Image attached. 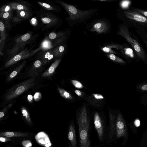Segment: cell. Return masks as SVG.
<instances>
[{
	"mask_svg": "<svg viewBox=\"0 0 147 147\" xmlns=\"http://www.w3.org/2000/svg\"><path fill=\"white\" fill-rule=\"evenodd\" d=\"M85 105L83 106L76 114L79 147H93L90 139L91 119Z\"/></svg>",
	"mask_w": 147,
	"mask_h": 147,
	"instance_id": "obj_1",
	"label": "cell"
},
{
	"mask_svg": "<svg viewBox=\"0 0 147 147\" xmlns=\"http://www.w3.org/2000/svg\"><path fill=\"white\" fill-rule=\"evenodd\" d=\"M55 1L63 7L68 13L69 16L66 19L71 26L84 22L98 11V10L95 8L82 10L80 9L74 5L60 0H57Z\"/></svg>",
	"mask_w": 147,
	"mask_h": 147,
	"instance_id": "obj_2",
	"label": "cell"
},
{
	"mask_svg": "<svg viewBox=\"0 0 147 147\" xmlns=\"http://www.w3.org/2000/svg\"><path fill=\"white\" fill-rule=\"evenodd\" d=\"M119 18L128 28L134 27L138 30L147 28V17L130 8L127 9H119L118 11Z\"/></svg>",
	"mask_w": 147,
	"mask_h": 147,
	"instance_id": "obj_3",
	"label": "cell"
},
{
	"mask_svg": "<svg viewBox=\"0 0 147 147\" xmlns=\"http://www.w3.org/2000/svg\"><path fill=\"white\" fill-rule=\"evenodd\" d=\"M117 34L124 38L131 46L139 61L147 64V54L145 50L139 42L136 36L129 31V28L123 24H120Z\"/></svg>",
	"mask_w": 147,
	"mask_h": 147,
	"instance_id": "obj_4",
	"label": "cell"
},
{
	"mask_svg": "<svg viewBox=\"0 0 147 147\" xmlns=\"http://www.w3.org/2000/svg\"><path fill=\"white\" fill-rule=\"evenodd\" d=\"M37 15L41 25L46 29L58 27L62 23L61 19L58 16L43 9L37 11Z\"/></svg>",
	"mask_w": 147,
	"mask_h": 147,
	"instance_id": "obj_5",
	"label": "cell"
},
{
	"mask_svg": "<svg viewBox=\"0 0 147 147\" xmlns=\"http://www.w3.org/2000/svg\"><path fill=\"white\" fill-rule=\"evenodd\" d=\"M93 119L98 140L104 142L106 141L108 134V126L105 119L99 113L96 112L93 115Z\"/></svg>",
	"mask_w": 147,
	"mask_h": 147,
	"instance_id": "obj_6",
	"label": "cell"
},
{
	"mask_svg": "<svg viewBox=\"0 0 147 147\" xmlns=\"http://www.w3.org/2000/svg\"><path fill=\"white\" fill-rule=\"evenodd\" d=\"M35 78H31L13 87L8 92L5 100L10 101L33 87L35 84Z\"/></svg>",
	"mask_w": 147,
	"mask_h": 147,
	"instance_id": "obj_7",
	"label": "cell"
},
{
	"mask_svg": "<svg viewBox=\"0 0 147 147\" xmlns=\"http://www.w3.org/2000/svg\"><path fill=\"white\" fill-rule=\"evenodd\" d=\"M32 38V34L30 32L17 36L15 39V43L13 47L7 51V54L13 58L24 49L26 45L31 41Z\"/></svg>",
	"mask_w": 147,
	"mask_h": 147,
	"instance_id": "obj_8",
	"label": "cell"
},
{
	"mask_svg": "<svg viewBox=\"0 0 147 147\" xmlns=\"http://www.w3.org/2000/svg\"><path fill=\"white\" fill-rule=\"evenodd\" d=\"M111 29V25L109 22L105 19H101L93 21L90 25L88 30L101 35L109 33Z\"/></svg>",
	"mask_w": 147,
	"mask_h": 147,
	"instance_id": "obj_9",
	"label": "cell"
},
{
	"mask_svg": "<svg viewBox=\"0 0 147 147\" xmlns=\"http://www.w3.org/2000/svg\"><path fill=\"white\" fill-rule=\"evenodd\" d=\"M120 55L123 57L129 63L133 61H140L132 49L126 43L121 44L118 50Z\"/></svg>",
	"mask_w": 147,
	"mask_h": 147,
	"instance_id": "obj_10",
	"label": "cell"
},
{
	"mask_svg": "<svg viewBox=\"0 0 147 147\" xmlns=\"http://www.w3.org/2000/svg\"><path fill=\"white\" fill-rule=\"evenodd\" d=\"M109 123L108 126V134L106 142L108 144L112 142L116 136V116L109 111Z\"/></svg>",
	"mask_w": 147,
	"mask_h": 147,
	"instance_id": "obj_11",
	"label": "cell"
},
{
	"mask_svg": "<svg viewBox=\"0 0 147 147\" xmlns=\"http://www.w3.org/2000/svg\"><path fill=\"white\" fill-rule=\"evenodd\" d=\"M116 137L117 138L125 136L127 128L125 122L120 112L116 115Z\"/></svg>",
	"mask_w": 147,
	"mask_h": 147,
	"instance_id": "obj_12",
	"label": "cell"
},
{
	"mask_svg": "<svg viewBox=\"0 0 147 147\" xmlns=\"http://www.w3.org/2000/svg\"><path fill=\"white\" fill-rule=\"evenodd\" d=\"M31 52L30 50L27 48L24 49L6 62L4 66H9L20 60L28 58L30 56Z\"/></svg>",
	"mask_w": 147,
	"mask_h": 147,
	"instance_id": "obj_13",
	"label": "cell"
},
{
	"mask_svg": "<svg viewBox=\"0 0 147 147\" xmlns=\"http://www.w3.org/2000/svg\"><path fill=\"white\" fill-rule=\"evenodd\" d=\"M68 138L73 147H78L75 126L73 119L69 124L68 130Z\"/></svg>",
	"mask_w": 147,
	"mask_h": 147,
	"instance_id": "obj_14",
	"label": "cell"
},
{
	"mask_svg": "<svg viewBox=\"0 0 147 147\" xmlns=\"http://www.w3.org/2000/svg\"><path fill=\"white\" fill-rule=\"evenodd\" d=\"M37 142L45 147H51L52 144L48 136L43 132L38 133L35 136Z\"/></svg>",
	"mask_w": 147,
	"mask_h": 147,
	"instance_id": "obj_15",
	"label": "cell"
},
{
	"mask_svg": "<svg viewBox=\"0 0 147 147\" xmlns=\"http://www.w3.org/2000/svg\"><path fill=\"white\" fill-rule=\"evenodd\" d=\"M121 44L111 42L105 44L101 47V50L103 52L109 54H119L118 53L112 49L114 48L118 50L120 47Z\"/></svg>",
	"mask_w": 147,
	"mask_h": 147,
	"instance_id": "obj_16",
	"label": "cell"
},
{
	"mask_svg": "<svg viewBox=\"0 0 147 147\" xmlns=\"http://www.w3.org/2000/svg\"><path fill=\"white\" fill-rule=\"evenodd\" d=\"M54 48L45 51H42L40 53V58L43 64L48 63L55 58Z\"/></svg>",
	"mask_w": 147,
	"mask_h": 147,
	"instance_id": "obj_17",
	"label": "cell"
},
{
	"mask_svg": "<svg viewBox=\"0 0 147 147\" xmlns=\"http://www.w3.org/2000/svg\"><path fill=\"white\" fill-rule=\"evenodd\" d=\"M61 59V58L56 59L49 68L43 73L42 77L44 78H47L51 76L55 72V69L59 64Z\"/></svg>",
	"mask_w": 147,
	"mask_h": 147,
	"instance_id": "obj_18",
	"label": "cell"
},
{
	"mask_svg": "<svg viewBox=\"0 0 147 147\" xmlns=\"http://www.w3.org/2000/svg\"><path fill=\"white\" fill-rule=\"evenodd\" d=\"M67 46L65 43L60 45L54 48V54L55 58L59 59L65 53L66 51Z\"/></svg>",
	"mask_w": 147,
	"mask_h": 147,
	"instance_id": "obj_19",
	"label": "cell"
},
{
	"mask_svg": "<svg viewBox=\"0 0 147 147\" xmlns=\"http://www.w3.org/2000/svg\"><path fill=\"white\" fill-rule=\"evenodd\" d=\"M32 15V11L31 9L16 10V15L23 20L30 18Z\"/></svg>",
	"mask_w": 147,
	"mask_h": 147,
	"instance_id": "obj_20",
	"label": "cell"
},
{
	"mask_svg": "<svg viewBox=\"0 0 147 147\" xmlns=\"http://www.w3.org/2000/svg\"><path fill=\"white\" fill-rule=\"evenodd\" d=\"M27 133L19 132L3 131L0 133L1 137H5L9 138L13 137H22L28 136Z\"/></svg>",
	"mask_w": 147,
	"mask_h": 147,
	"instance_id": "obj_21",
	"label": "cell"
},
{
	"mask_svg": "<svg viewBox=\"0 0 147 147\" xmlns=\"http://www.w3.org/2000/svg\"><path fill=\"white\" fill-rule=\"evenodd\" d=\"M104 99L103 96L97 93L92 94L88 99V102L91 104H98Z\"/></svg>",
	"mask_w": 147,
	"mask_h": 147,
	"instance_id": "obj_22",
	"label": "cell"
},
{
	"mask_svg": "<svg viewBox=\"0 0 147 147\" xmlns=\"http://www.w3.org/2000/svg\"><path fill=\"white\" fill-rule=\"evenodd\" d=\"M67 35L68 30L63 31L51 32L47 37L51 40H55Z\"/></svg>",
	"mask_w": 147,
	"mask_h": 147,
	"instance_id": "obj_23",
	"label": "cell"
},
{
	"mask_svg": "<svg viewBox=\"0 0 147 147\" xmlns=\"http://www.w3.org/2000/svg\"><path fill=\"white\" fill-rule=\"evenodd\" d=\"M8 4L11 7L13 10H21L30 9L29 7L22 3L18 2H11Z\"/></svg>",
	"mask_w": 147,
	"mask_h": 147,
	"instance_id": "obj_24",
	"label": "cell"
},
{
	"mask_svg": "<svg viewBox=\"0 0 147 147\" xmlns=\"http://www.w3.org/2000/svg\"><path fill=\"white\" fill-rule=\"evenodd\" d=\"M37 3L39 5L46 10L59 12H60L61 9L59 7L54 4L51 5L46 3L40 1H38Z\"/></svg>",
	"mask_w": 147,
	"mask_h": 147,
	"instance_id": "obj_25",
	"label": "cell"
},
{
	"mask_svg": "<svg viewBox=\"0 0 147 147\" xmlns=\"http://www.w3.org/2000/svg\"><path fill=\"white\" fill-rule=\"evenodd\" d=\"M26 62L24 61L19 66L17 67L10 74L7 80V81L8 82L14 78L21 70L22 68L24 66Z\"/></svg>",
	"mask_w": 147,
	"mask_h": 147,
	"instance_id": "obj_26",
	"label": "cell"
},
{
	"mask_svg": "<svg viewBox=\"0 0 147 147\" xmlns=\"http://www.w3.org/2000/svg\"><path fill=\"white\" fill-rule=\"evenodd\" d=\"M13 16V14L12 11L7 12H0V17L3 20L9 23L12 21Z\"/></svg>",
	"mask_w": 147,
	"mask_h": 147,
	"instance_id": "obj_27",
	"label": "cell"
},
{
	"mask_svg": "<svg viewBox=\"0 0 147 147\" xmlns=\"http://www.w3.org/2000/svg\"><path fill=\"white\" fill-rule=\"evenodd\" d=\"M136 89L138 92L140 93L147 92V80L136 85Z\"/></svg>",
	"mask_w": 147,
	"mask_h": 147,
	"instance_id": "obj_28",
	"label": "cell"
},
{
	"mask_svg": "<svg viewBox=\"0 0 147 147\" xmlns=\"http://www.w3.org/2000/svg\"><path fill=\"white\" fill-rule=\"evenodd\" d=\"M106 55L109 59L116 63L121 65H125L126 64V62L122 59L113 54H107Z\"/></svg>",
	"mask_w": 147,
	"mask_h": 147,
	"instance_id": "obj_29",
	"label": "cell"
},
{
	"mask_svg": "<svg viewBox=\"0 0 147 147\" xmlns=\"http://www.w3.org/2000/svg\"><path fill=\"white\" fill-rule=\"evenodd\" d=\"M58 91L61 96L64 98L68 100H72L73 97L71 94L65 90L58 87Z\"/></svg>",
	"mask_w": 147,
	"mask_h": 147,
	"instance_id": "obj_30",
	"label": "cell"
},
{
	"mask_svg": "<svg viewBox=\"0 0 147 147\" xmlns=\"http://www.w3.org/2000/svg\"><path fill=\"white\" fill-rule=\"evenodd\" d=\"M5 28L3 22L1 19L0 22V39L5 41L7 36Z\"/></svg>",
	"mask_w": 147,
	"mask_h": 147,
	"instance_id": "obj_31",
	"label": "cell"
},
{
	"mask_svg": "<svg viewBox=\"0 0 147 147\" xmlns=\"http://www.w3.org/2000/svg\"><path fill=\"white\" fill-rule=\"evenodd\" d=\"M43 63L41 60H37L35 61L30 70L32 75L35 74L36 70L39 68Z\"/></svg>",
	"mask_w": 147,
	"mask_h": 147,
	"instance_id": "obj_32",
	"label": "cell"
},
{
	"mask_svg": "<svg viewBox=\"0 0 147 147\" xmlns=\"http://www.w3.org/2000/svg\"><path fill=\"white\" fill-rule=\"evenodd\" d=\"M21 111L23 116L27 122L30 124H32V122L30 115L27 109L24 107L21 109Z\"/></svg>",
	"mask_w": 147,
	"mask_h": 147,
	"instance_id": "obj_33",
	"label": "cell"
},
{
	"mask_svg": "<svg viewBox=\"0 0 147 147\" xmlns=\"http://www.w3.org/2000/svg\"><path fill=\"white\" fill-rule=\"evenodd\" d=\"M71 82L73 85L76 88L82 89L84 86L79 81L76 80H71Z\"/></svg>",
	"mask_w": 147,
	"mask_h": 147,
	"instance_id": "obj_34",
	"label": "cell"
},
{
	"mask_svg": "<svg viewBox=\"0 0 147 147\" xmlns=\"http://www.w3.org/2000/svg\"><path fill=\"white\" fill-rule=\"evenodd\" d=\"M12 10L11 7L8 4L1 6L0 9V12H10Z\"/></svg>",
	"mask_w": 147,
	"mask_h": 147,
	"instance_id": "obj_35",
	"label": "cell"
},
{
	"mask_svg": "<svg viewBox=\"0 0 147 147\" xmlns=\"http://www.w3.org/2000/svg\"><path fill=\"white\" fill-rule=\"evenodd\" d=\"M131 2L130 1H123L120 3V6L123 9H127V8L128 7Z\"/></svg>",
	"mask_w": 147,
	"mask_h": 147,
	"instance_id": "obj_36",
	"label": "cell"
},
{
	"mask_svg": "<svg viewBox=\"0 0 147 147\" xmlns=\"http://www.w3.org/2000/svg\"><path fill=\"white\" fill-rule=\"evenodd\" d=\"M132 10L136 11L141 14L147 17V11L137 8L131 7L130 8Z\"/></svg>",
	"mask_w": 147,
	"mask_h": 147,
	"instance_id": "obj_37",
	"label": "cell"
},
{
	"mask_svg": "<svg viewBox=\"0 0 147 147\" xmlns=\"http://www.w3.org/2000/svg\"><path fill=\"white\" fill-rule=\"evenodd\" d=\"M41 94L39 92L35 93L33 96L34 99L36 101H39L41 98Z\"/></svg>",
	"mask_w": 147,
	"mask_h": 147,
	"instance_id": "obj_38",
	"label": "cell"
},
{
	"mask_svg": "<svg viewBox=\"0 0 147 147\" xmlns=\"http://www.w3.org/2000/svg\"><path fill=\"white\" fill-rule=\"evenodd\" d=\"M5 41L1 39H0V54L2 55H3V51L4 46V43Z\"/></svg>",
	"mask_w": 147,
	"mask_h": 147,
	"instance_id": "obj_39",
	"label": "cell"
},
{
	"mask_svg": "<svg viewBox=\"0 0 147 147\" xmlns=\"http://www.w3.org/2000/svg\"><path fill=\"white\" fill-rule=\"evenodd\" d=\"M30 22L32 25L36 26L38 24V20L36 17H33L31 19Z\"/></svg>",
	"mask_w": 147,
	"mask_h": 147,
	"instance_id": "obj_40",
	"label": "cell"
},
{
	"mask_svg": "<svg viewBox=\"0 0 147 147\" xmlns=\"http://www.w3.org/2000/svg\"><path fill=\"white\" fill-rule=\"evenodd\" d=\"M22 144L24 147H31L32 146L31 142L29 140H25L23 141Z\"/></svg>",
	"mask_w": 147,
	"mask_h": 147,
	"instance_id": "obj_41",
	"label": "cell"
},
{
	"mask_svg": "<svg viewBox=\"0 0 147 147\" xmlns=\"http://www.w3.org/2000/svg\"><path fill=\"white\" fill-rule=\"evenodd\" d=\"M12 21L14 23H18L24 20L19 18L16 15H15L13 16Z\"/></svg>",
	"mask_w": 147,
	"mask_h": 147,
	"instance_id": "obj_42",
	"label": "cell"
},
{
	"mask_svg": "<svg viewBox=\"0 0 147 147\" xmlns=\"http://www.w3.org/2000/svg\"><path fill=\"white\" fill-rule=\"evenodd\" d=\"M7 108L5 107L2 111L0 112V120H1L2 119L3 117L5 115V113L6 112Z\"/></svg>",
	"mask_w": 147,
	"mask_h": 147,
	"instance_id": "obj_43",
	"label": "cell"
},
{
	"mask_svg": "<svg viewBox=\"0 0 147 147\" xmlns=\"http://www.w3.org/2000/svg\"><path fill=\"white\" fill-rule=\"evenodd\" d=\"M10 139L9 138L5 137H1L0 138V140L1 142H5L9 141Z\"/></svg>",
	"mask_w": 147,
	"mask_h": 147,
	"instance_id": "obj_44",
	"label": "cell"
},
{
	"mask_svg": "<svg viewBox=\"0 0 147 147\" xmlns=\"http://www.w3.org/2000/svg\"><path fill=\"white\" fill-rule=\"evenodd\" d=\"M76 94L78 96L82 97L83 96V93L81 91L78 90H76L74 91Z\"/></svg>",
	"mask_w": 147,
	"mask_h": 147,
	"instance_id": "obj_45",
	"label": "cell"
},
{
	"mask_svg": "<svg viewBox=\"0 0 147 147\" xmlns=\"http://www.w3.org/2000/svg\"><path fill=\"white\" fill-rule=\"evenodd\" d=\"M27 100L30 103H32L33 101V96L31 94H29L27 96Z\"/></svg>",
	"mask_w": 147,
	"mask_h": 147,
	"instance_id": "obj_46",
	"label": "cell"
},
{
	"mask_svg": "<svg viewBox=\"0 0 147 147\" xmlns=\"http://www.w3.org/2000/svg\"><path fill=\"white\" fill-rule=\"evenodd\" d=\"M17 1L21 3L26 5H29V6L31 5V4L29 2H28L26 1H25L22 0H17Z\"/></svg>",
	"mask_w": 147,
	"mask_h": 147,
	"instance_id": "obj_47",
	"label": "cell"
},
{
	"mask_svg": "<svg viewBox=\"0 0 147 147\" xmlns=\"http://www.w3.org/2000/svg\"><path fill=\"white\" fill-rule=\"evenodd\" d=\"M114 0H95L94 1H100L101 2H109V1H114Z\"/></svg>",
	"mask_w": 147,
	"mask_h": 147,
	"instance_id": "obj_48",
	"label": "cell"
},
{
	"mask_svg": "<svg viewBox=\"0 0 147 147\" xmlns=\"http://www.w3.org/2000/svg\"><path fill=\"white\" fill-rule=\"evenodd\" d=\"M146 47L147 48V40H143Z\"/></svg>",
	"mask_w": 147,
	"mask_h": 147,
	"instance_id": "obj_49",
	"label": "cell"
},
{
	"mask_svg": "<svg viewBox=\"0 0 147 147\" xmlns=\"http://www.w3.org/2000/svg\"><path fill=\"white\" fill-rule=\"evenodd\" d=\"M68 146H69V147H73L71 146L70 142H68Z\"/></svg>",
	"mask_w": 147,
	"mask_h": 147,
	"instance_id": "obj_50",
	"label": "cell"
},
{
	"mask_svg": "<svg viewBox=\"0 0 147 147\" xmlns=\"http://www.w3.org/2000/svg\"></svg>",
	"mask_w": 147,
	"mask_h": 147,
	"instance_id": "obj_51",
	"label": "cell"
}]
</instances>
